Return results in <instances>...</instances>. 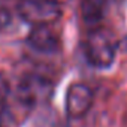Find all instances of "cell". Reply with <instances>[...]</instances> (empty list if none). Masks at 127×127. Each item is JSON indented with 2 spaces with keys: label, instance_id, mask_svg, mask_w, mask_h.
<instances>
[{
  "label": "cell",
  "instance_id": "cell-1",
  "mask_svg": "<svg viewBox=\"0 0 127 127\" xmlns=\"http://www.w3.org/2000/svg\"><path fill=\"white\" fill-rule=\"evenodd\" d=\"M117 39L109 30L94 27L85 40V57L91 66L106 69L117 57Z\"/></svg>",
  "mask_w": 127,
  "mask_h": 127
},
{
  "label": "cell",
  "instance_id": "cell-2",
  "mask_svg": "<svg viewBox=\"0 0 127 127\" xmlns=\"http://www.w3.org/2000/svg\"><path fill=\"white\" fill-rule=\"evenodd\" d=\"M18 15L30 26H49L61 15V6L57 0H20Z\"/></svg>",
  "mask_w": 127,
  "mask_h": 127
},
{
  "label": "cell",
  "instance_id": "cell-3",
  "mask_svg": "<svg viewBox=\"0 0 127 127\" xmlns=\"http://www.w3.org/2000/svg\"><path fill=\"white\" fill-rule=\"evenodd\" d=\"M52 84L49 79L40 75L24 76L17 87V99L26 108H33L43 102H48L52 94Z\"/></svg>",
  "mask_w": 127,
  "mask_h": 127
},
{
  "label": "cell",
  "instance_id": "cell-4",
  "mask_svg": "<svg viewBox=\"0 0 127 127\" xmlns=\"http://www.w3.org/2000/svg\"><path fill=\"white\" fill-rule=\"evenodd\" d=\"M93 91L82 82H73L66 91V114L69 118H82L93 106Z\"/></svg>",
  "mask_w": 127,
  "mask_h": 127
},
{
  "label": "cell",
  "instance_id": "cell-5",
  "mask_svg": "<svg viewBox=\"0 0 127 127\" xmlns=\"http://www.w3.org/2000/svg\"><path fill=\"white\" fill-rule=\"evenodd\" d=\"M27 43L42 54H51L58 49V37L49 26H33L27 36Z\"/></svg>",
  "mask_w": 127,
  "mask_h": 127
},
{
  "label": "cell",
  "instance_id": "cell-6",
  "mask_svg": "<svg viewBox=\"0 0 127 127\" xmlns=\"http://www.w3.org/2000/svg\"><path fill=\"white\" fill-rule=\"evenodd\" d=\"M109 0H82V18L90 27H97Z\"/></svg>",
  "mask_w": 127,
  "mask_h": 127
},
{
  "label": "cell",
  "instance_id": "cell-7",
  "mask_svg": "<svg viewBox=\"0 0 127 127\" xmlns=\"http://www.w3.org/2000/svg\"><path fill=\"white\" fill-rule=\"evenodd\" d=\"M11 23V14L8 11H0V29L6 27Z\"/></svg>",
  "mask_w": 127,
  "mask_h": 127
},
{
  "label": "cell",
  "instance_id": "cell-8",
  "mask_svg": "<svg viewBox=\"0 0 127 127\" xmlns=\"http://www.w3.org/2000/svg\"><path fill=\"white\" fill-rule=\"evenodd\" d=\"M123 0H109V3H121Z\"/></svg>",
  "mask_w": 127,
  "mask_h": 127
}]
</instances>
